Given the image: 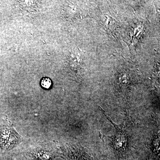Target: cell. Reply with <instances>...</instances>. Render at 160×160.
<instances>
[{
	"mask_svg": "<svg viewBox=\"0 0 160 160\" xmlns=\"http://www.w3.org/2000/svg\"><path fill=\"white\" fill-rule=\"evenodd\" d=\"M21 140L22 137L12 127L6 126L0 131V146L3 149H12Z\"/></svg>",
	"mask_w": 160,
	"mask_h": 160,
	"instance_id": "6da1fadb",
	"label": "cell"
},
{
	"mask_svg": "<svg viewBox=\"0 0 160 160\" xmlns=\"http://www.w3.org/2000/svg\"><path fill=\"white\" fill-rule=\"evenodd\" d=\"M100 110L103 112V113L105 116L107 118L108 120L110 121V122L114 126L115 129L116 130V134L114 137H112L111 138L112 141L111 144L113 147L118 151H124L126 150L127 148V142H128V137L126 132L124 130L123 126H120L115 124L111 119L107 117L105 112L103 111L102 108H100Z\"/></svg>",
	"mask_w": 160,
	"mask_h": 160,
	"instance_id": "7a4b0ae2",
	"label": "cell"
},
{
	"mask_svg": "<svg viewBox=\"0 0 160 160\" xmlns=\"http://www.w3.org/2000/svg\"><path fill=\"white\" fill-rule=\"evenodd\" d=\"M41 86L45 89H49L52 85L51 80L48 78H43L41 81Z\"/></svg>",
	"mask_w": 160,
	"mask_h": 160,
	"instance_id": "3957f363",
	"label": "cell"
}]
</instances>
